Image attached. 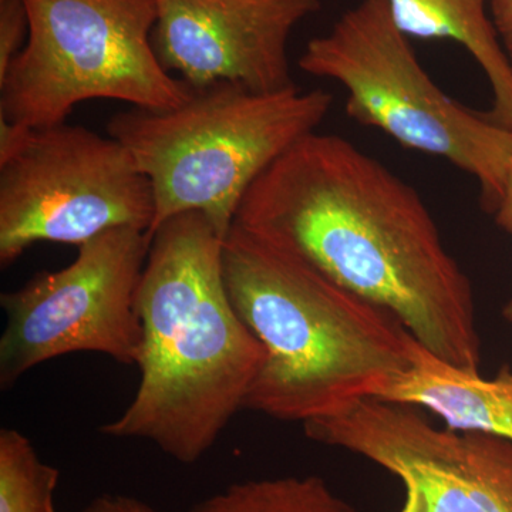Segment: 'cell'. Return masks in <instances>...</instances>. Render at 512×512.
<instances>
[{
    "label": "cell",
    "mask_w": 512,
    "mask_h": 512,
    "mask_svg": "<svg viewBox=\"0 0 512 512\" xmlns=\"http://www.w3.org/2000/svg\"><path fill=\"white\" fill-rule=\"evenodd\" d=\"M234 224L392 312L434 355L478 372L473 286L419 192L338 134L311 133L256 178Z\"/></svg>",
    "instance_id": "cell-1"
},
{
    "label": "cell",
    "mask_w": 512,
    "mask_h": 512,
    "mask_svg": "<svg viewBox=\"0 0 512 512\" xmlns=\"http://www.w3.org/2000/svg\"><path fill=\"white\" fill-rule=\"evenodd\" d=\"M150 239L138 289L140 382L100 433L148 441L178 463L194 464L244 409L266 350L232 306L225 238L205 215L170 218Z\"/></svg>",
    "instance_id": "cell-2"
},
{
    "label": "cell",
    "mask_w": 512,
    "mask_h": 512,
    "mask_svg": "<svg viewBox=\"0 0 512 512\" xmlns=\"http://www.w3.org/2000/svg\"><path fill=\"white\" fill-rule=\"evenodd\" d=\"M222 268L266 362L245 410L281 421L335 416L409 366L410 332L392 312L335 284L298 255L234 224Z\"/></svg>",
    "instance_id": "cell-3"
},
{
    "label": "cell",
    "mask_w": 512,
    "mask_h": 512,
    "mask_svg": "<svg viewBox=\"0 0 512 512\" xmlns=\"http://www.w3.org/2000/svg\"><path fill=\"white\" fill-rule=\"evenodd\" d=\"M332 103L322 89L262 93L221 83L191 89L171 109L133 107L114 116L109 136L130 151L153 188L148 237L185 212H200L227 237L256 178L315 133Z\"/></svg>",
    "instance_id": "cell-4"
},
{
    "label": "cell",
    "mask_w": 512,
    "mask_h": 512,
    "mask_svg": "<svg viewBox=\"0 0 512 512\" xmlns=\"http://www.w3.org/2000/svg\"><path fill=\"white\" fill-rule=\"evenodd\" d=\"M409 39L386 0H362L308 43L299 67L345 87L350 119L476 178L485 210L494 212L512 157V131L447 96Z\"/></svg>",
    "instance_id": "cell-5"
},
{
    "label": "cell",
    "mask_w": 512,
    "mask_h": 512,
    "mask_svg": "<svg viewBox=\"0 0 512 512\" xmlns=\"http://www.w3.org/2000/svg\"><path fill=\"white\" fill-rule=\"evenodd\" d=\"M23 2L29 36L0 77V120L39 130L66 123L84 101L164 110L190 96L154 49V0Z\"/></svg>",
    "instance_id": "cell-6"
},
{
    "label": "cell",
    "mask_w": 512,
    "mask_h": 512,
    "mask_svg": "<svg viewBox=\"0 0 512 512\" xmlns=\"http://www.w3.org/2000/svg\"><path fill=\"white\" fill-rule=\"evenodd\" d=\"M146 174L119 140L63 123L25 130L0 120V265L39 242L77 248L111 229L150 231Z\"/></svg>",
    "instance_id": "cell-7"
},
{
    "label": "cell",
    "mask_w": 512,
    "mask_h": 512,
    "mask_svg": "<svg viewBox=\"0 0 512 512\" xmlns=\"http://www.w3.org/2000/svg\"><path fill=\"white\" fill-rule=\"evenodd\" d=\"M150 244L147 231L111 229L79 247L72 264L39 272L22 288L2 293V390L72 353H100L137 366L143 342L138 289Z\"/></svg>",
    "instance_id": "cell-8"
},
{
    "label": "cell",
    "mask_w": 512,
    "mask_h": 512,
    "mask_svg": "<svg viewBox=\"0 0 512 512\" xmlns=\"http://www.w3.org/2000/svg\"><path fill=\"white\" fill-rule=\"evenodd\" d=\"M303 429L399 478L406 497L397 512H512V441L504 437L437 429L419 407L376 399Z\"/></svg>",
    "instance_id": "cell-9"
},
{
    "label": "cell",
    "mask_w": 512,
    "mask_h": 512,
    "mask_svg": "<svg viewBox=\"0 0 512 512\" xmlns=\"http://www.w3.org/2000/svg\"><path fill=\"white\" fill-rule=\"evenodd\" d=\"M154 49L191 89L231 83L254 92L295 86L288 40L319 0H154Z\"/></svg>",
    "instance_id": "cell-10"
},
{
    "label": "cell",
    "mask_w": 512,
    "mask_h": 512,
    "mask_svg": "<svg viewBox=\"0 0 512 512\" xmlns=\"http://www.w3.org/2000/svg\"><path fill=\"white\" fill-rule=\"evenodd\" d=\"M409 366L380 390L376 400L424 407L447 429L485 433L512 441V372L504 366L485 380L434 355L410 333Z\"/></svg>",
    "instance_id": "cell-11"
},
{
    "label": "cell",
    "mask_w": 512,
    "mask_h": 512,
    "mask_svg": "<svg viewBox=\"0 0 512 512\" xmlns=\"http://www.w3.org/2000/svg\"><path fill=\"white\" fill-rule=\"evenodd\" d=\"M409 37L453 40L470 53L493 90L488 117L512 131V63L488 13L490 0H386Z\"/></svg>",
    "instance_id": "cell-12"
},
{
    "label": "cell",
    "mask_w": 512,
    "mask_h": 512,
    "mask_svg": "<svg viewBox=\"0 0 512 512\" xmlns=\"http://www.w3.org/2000/svg\"><path fill=\"white\" fill-rule=\"evenodd\" d=\"M188 512H355L318 476L261 478L229 485Z\"/></svg>",
    "instance_id": "cell-13"
},
{
    "label": "cell",
    "mask_w": 512,
    "mask_h": 512,
    "mask_svg": "<svg viewBox=\"0 0 512 512\" xmlns=\"http://www.w3.org/2000/svg\"><path fill=\"white\" fill-rule=\"evenodd\" d=\"M59 477L25 434L0 431V512H57Z\"/></svg>",
    "instance_id": "cell-14"
},
{
    "label": "cell",
    "mask_w": 512,
    "mask_h": 512,
    "mask_svg": "<svg viewBox=\"0 0 512 512\" xmlns=\"http://www.w3.org/2000/svg\"><path fill=\"white\" fill-rule=\"evenodd\" d=\"M29 36V15L23 0H0V77L22 52Z\"/></svg>",
    "instance_id": "cell-15"
},
{
    "label": "cell",
    "mask_w": 512,
    "mask_h": 512,
    "mask_svg": "<svg viewBox=\"0 0 512 512\" xmlns=\"http://www.w3.org/2000/svg\"><path fill=\"white\" fill-rule=\"evenodd\" d=\"M82 512H158L151 505L126 494H103L94 498Z\"/></svg>",
    "instance_id": "cell-16"
},
{
    "label": "cell",
    "mask_w": 512,
    "mask_h": 512,
    "mask_svg": "<svg viewBox=\"0 0 512 512\" xmlns=\"http://www.w3.org/2000/svg\"><path fill=\"white\" fill-rule=\"evenodd\" d=\"M488 8L501 46L512 63V0H490Z\"/></svg>",
    "instance_id": "cell-17"
},
{
    "label": "cell",
    "mask_w": 512,
    "mask_h": 512,
    "mask_svg": "<svg viewBox=\"0 0 512 512\" xmlns=\"http://www.w3.org/2000/svg\"><path fill=\"white\" fill-rule=\"evenodd\" d=\"M498 227L512 234V157L505 178L503 197L493 212Z\"/></svg>",
    "instance_id": "cell-18"
},
{
    "label": "cell",
    "mask_w": 512,
    "mask_h": 512,
    "mask_svg": "<svg viewBox=\"0 0 512 512\" xmlns=\"http://www.w3.org/2000/svg\"><path fill=\"white\" fill-rule=\"evenodd\" d=\"M504 316H505V319L508 320V322L512 323V301L510 303H508L507 306H505Z\"/></svg>",
    "instance_id": "cell-19"
}]
</instances>
